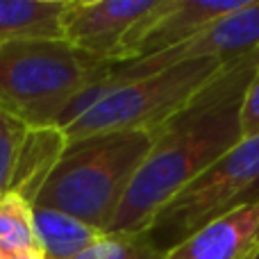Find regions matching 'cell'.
Listing matches in <instances>:
<instances>
[{
    "mask_svg": "<svg viewBox=\"0 0 259 259\" xmlns=\"http://www.w3.org/2000/svg\"><path fill=\"white\" fill-rule=\"evenodd\" d=\"M259 48L219 73L182 112L155 130V146L130 184L107 234H141L184 187L243 139L241 105Z\"/></svg>",
    "mask_w": 259,
    "mask_h": 259,
    "instance_id": "cell-1",
    "label": "cell"
},
{
    "mask_svg": "<svg viewBox=\"0 0 259 259\" xmlns=\"http://www.w3.org/2000/svg\"><path fill=\"white\" fill-rule=\"evenodd\" d=\"M152 146L155 130H125L71 141L34 207L64 211L107 234Z\"/></svg>",
    "mask_w": 259,
    "mask_h": 259,
    "instance_id": "cell-2",
    "label": "cell"
},
{
    "mask_svg": "<svg viewBox=\"0 0 259 259\" xmlns=\"http://www.w3.org/2000/svg\"><path fill=\"white\" fill-rule=\"evenodd\" d=\"M109 66L64 39L9 44L0 48V109L27 127H57L68 103Z\"/></svg>",
    "mask_w": 259,
    "mask_h": 259,
    "instance_id": "cell-3",
    "label": "cell"
},
{
    "mask_svg": "<svg viewBox=\"0 0 259 259\" xmlns=\"http://www.w3.org/2000/svg\"><path fill=\"white\" fill-rule=\"evenodd\" d=\"M228 64L232 62L200 59L116 84L112 94L62 132L71 143L109 132L157 130L182 112Z\"/></svg>",
    "mask_w": 259,
    "mask_h": 259,
    "instance_id": "cell-4",
    "label": "cell"
},
{
    "mask_svg": "<svg viewBox=\"0 0 259 259\" xmlns=\"http://www.w3.org/2000/svg\"><path fill=\"white\" fill-rule=\"evenodd\" d=\"M259 200V134L241 139L232 150L184 187L152 219L146 234L168 250L230 211Z\"/></svg>",
    "mask_w": 259,
    "mask_h": 259,
    "instance_id": "cell-5",
    "label": "cell"
},
{
    "mask_svg": "<svg viewBox=\"0 0 259 259\" xmlns=\"http://www.w3.org/2000/svg\"><path fill=\"white\" fill-rule=\"evenodd\" d=\"M259 48V0H246L243 7L237 12L211 21L207 27L189 36L184 44L164 50L159 55L132 62L112 64L105 73L109 84V94L116 84H123L134 77L152 75V73L166 71V68L180 66L200 59H221V62H234L243 55Z\"/></svg>",
    "mask_w": 259,
    "mask_h": 259,
    "instance_id": "cell-6",
    "label": "cell"
},
{
    "mask_svg": "<svg viewBox=\"0 0 259 259\" xmlns=\"http://www.w3.org/2000/svg\"><path fill=\"white\" fill-rule=\"evenodd\" d=\"M243 3L246 0H157L125 34L114 64L152 57L175 48L211 21L237 12Z\"/></svg>",
    "mask_w": 259,
    "mask_h": 259,
    "instance_id": "cell-7",
    "label": "cell"
},
{
    "mask_svg": "<svg viewBox=\"0 0 259 259\" xmlns=\"http://www.w3.org/2000/svg\"><path fill=\"white\" fill-rule=\"evenodd\" d=\"M157 0H66L62 39L103 62H116L123 39Z\"/></svg>",
    "mask_w": 259,
    "mask_h": 259,
    "instance_id": "cell-8",
    "label": "cell"
},
{
    "mask_svg": "<svg viewBox=\"0 0 259 259\" xmlns=\"http://www.w3.org/2000/svg\"><path fill=\"white\" fill-rule=\"evenodd\" d=\"M259 200L207 223L184 241L164 250L161 259H257Z\"/></svg>",
    "mask_w": 259,
    "mask_h": 259,
    "instance_id": "cell-9",
    "label": "cell"
},
{
    "mask_svg": "<svg viewBox=\"0 0 259 259\" xmlns=\"http://www.w3.org/2000/svg\"><path fill=\"white\" fill-rule=\"evenodd\" d=\"M68 141L66 134L59 127H27L14 161L12 180L7 191L21 196L25 202L34 207L39 191L44 189L46 180L59 164Z\"/></svg>",
    "mask_w": 259,
    "mask_h": 259,
    "instance_id": "cell-10",
    "label": "cell"
},
{
    "mask_svg": "<svg viewBox=\"0 0 259 259\" xmlns=\"http://www.w3.org/2000/svg\"><path fill=\"white\" fill-rule=\"evenodd\" d=\"M66 0H0V48L18 41L62 39Z\"/></svg>",
    "mask_w": 259,
    "mask_h": 259,
    "instance_id": "cell-11",
    "label": "cell"
},
{
    "mask_svg": "<svg viewBox=\"0 0 259 259\" xmlns=\"http://www.w3.org/2000/svg\"><path fill=\"white\" fill-rule=\"evenodd\" d=\"M34 234L46 259H75L91 248L105 232L57 209L32 207Z\"/></svg>",
    "mask_w": 259,
    "mask_h": 259,
    "instance_id": "cell-12",
    "label": "cell"
},
{
    "mask_svg": "<svg viewBox=\"0 0 259 259\" xmlns=\"http://www.w3.org/2000/svg\"><path fill=\"white\" fill-rule=\"evenodd\" d=\"M36 246L32 205L12 191L0 193V255Z\"/></svg>",
    "mask_w": 259,
    "mask_h": 259,
    "instance_id": "cell-13",
    "label": "cell"
},
{
    "mask_svg": "<svg viewBox=\"0 0 259 259\" xmlns=\"http://www.w3.org/2000/svg\"><path fill=\"white\" fill-rule=\"evenodd\" d=\"M164 250L141 234H103L91 248L75 259H161Z\"/></svg>",
    "mask_w": 259,
    "mask_h": 259,
    "instance_id": "cell-14",
    "label": "cell"
},
{
    "mask_svg": "<svg viewBox=\"0 0 259 259\" xmlns=\"http://www.w3.org/2000/svg\"><path fill=\"white\" fill-rule=\"evenodd\" d=\"M25 123H21L18 118L9 116L7 112L0 109V193L9 189L14 161H16L18 146L25 137Z\"/></svg>",
    "mask_w": 259,
    "mask_h": 259,
    "instance_id": "cell-15",
    "label": "cell"
},
{
    "mask_svg": "<svg viewBox=\"0 0 259 259\" xmlns=\"http://www.w3.org/2000/svg\"><path fill=\"white\" fill-rule=\"evenodd\" d=\"M241 134L243 139H250L259 134V66L252 73L250 82L243 94L241 105Z\"/></svg>",
    "mask_w": 259,
    "mask_h": 259,
    "instance_id": "cell-16",
    "label": "cell"
},
{
    "mask_svg": "<svg viewBox=\"0 0 259 259\" xmlns=\"http://www.w3.org/2000/svg\"><path fill=\"white\" fill-rule=\"evenodd\" d=\"M0 259H46V255L41 252V248H25V250H16V252H7L0 255Z\"/></svg>",
    "mask_w": 259,
    "mask_h": 259,
    "instance_id": "cell-17",
    "label": "cell"
}]
</instances>
